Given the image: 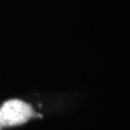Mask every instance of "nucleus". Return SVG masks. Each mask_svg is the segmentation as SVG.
Listing matches in <instances>:
<instances>
[{
    "instance_id": "1",
    "label": "nucleus",
    "mask_w": 130,
    "mask_h": 130,
    "mask_svg": "<svg viewBox=\"0 0 130 130\" xmlns=\"http://www.w3.org/2000/svg\"><path fill=\"white\" fill-rule=\"evenodd\" d=\"M38 116L31 105L21 100L13 99L3 104L0 109V123L4 126L19 125Z\"/></svg>"
}]
</instances>
